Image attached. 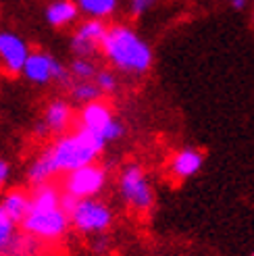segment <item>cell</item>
Masks as SVG:
<instances>
[{
  "mask_svg": "<svg viewBox=\"0 0 254 256\" xmlns=\"http://www.w3.org/2000/svg\"><path fill=\"white\" fill-rule=\"evenodd\" d=\"M84 12L92 17H108L117 8V0H78Z\"/></svg>",
  "mask_w": 254,
  "mask_h": 256,
  "instance_id": "17",
  "label": "cell"
},
{
  "mask_svg": "<svg viewBox=\"0 0 254 256\" xmlns=\"http://www.w3.org/2000/svg\"><path fill=\"white\" fill-rule=\"evenodd\" d=\"M119 190L123 200L136 210H148L154 204V192H152L148 177L140 164H127L121 171Z\"/></svg>",
  "mask_w": 254,
  "mask_h": 256,
  "instance_id": "4",
  "label": "cell"
},
{
  "mask_svg": "<svg viewBox=\"0 0 254 256\" xmlns=\"http://www.w3.org/2000/svg\"><path fill=\"white\" fill-rule=\"evenodd\" d=\"M60 202H62V194L48 182L34 186V192L30 194V208H56L62 206Z\"/></svg>",
  "mask_w": 254,
  "mask_h": 256,
  "instance_id": "13",
  "label": "cell"
},
{
  "mask_svg": "<svg viewBox=\"0 0 254 256\" xmlns=\"http://www.w3.org/2000/svg\"><path fill=\"white\" fill-rule=\"evenodd\" d=\"M130 2H132V10L136 12V15H142L144 10H148L152 6L154 0H130Z\"/></svg>",
  "mask_w": 254,
  "mask_h": 256,
  "instance_id": "20",
  "label": "cell"
},
{
  "mask_svg": "<svg viewBox=\"0 0 254 256\" xmlns=\"http://www.w3.org/2000/svg\"><path fill=\"white\" fill-rule=\"evenodd\" d=\"M100 94H102L100 86L96 82H90V80H80L78 84L71 88V96L78 102H86V104H88V102L98 100Z\"/></svg>",
  "mask_w": 254,
  "mask_h": 256,
  "instance_id": "16",
  "label": "cell"
},
{
  "mask_svg": "<svg viewBox=\"0 0 254 256\" xmlns=\"http://www.w3.org/2000/svg\"><path fill=\"white\" fill-rule=\"evenodd\" d=\"M106 140L98 134L78 127L73 134L58 138L52 146L44 150L42 156H38L28 171V177L34 186L48 182L56 173H71L86 164H92L96 156L104 150Z\"/></svg>",
  "mask_w": 254,
  "mask_h": 256,
  "instance_id": "1",
  "label": "cell"
},
{
  "mask_svg": "<svg viewBox=\"0 0 254 256\" xmlns=\"http://www.w3.org/2000/svg\"><path fill=\"white\" fill-rule=\"evenodd\" d=\"M71 225L82 234H102L112 223V210L94 198L80 200L69 212Z\"/></svg>",
  "mask_w": 254,
  "mask_h": 256,
  "instance_id": "5",
  "label": "cell"
},
{
  "mask_svg": "<svg viewBox=\"0 0 254 256\" xmlns=\"http://www.w3.org/2000/svg\"><path fill=\"white\" fill-rule=\"evenodd\" d=\"M78 10H80L78 2H71V0H56L54 4H50L46 8V19L50 25H54V28H62V25L78 19Z\"/></svg>",
  "mask_w": 254,
  "mask_h": 256,
  "instance_id": "14",
  "label": "cell"
},
{
  "mask_svg": "<svg viewBox=\"0 0 254 256\" xmlns=\"http://www.w3.org/2000/svg\"><path fill=\"white\" fill-rule=\"evenodd\" d=\"M80 127L84 130H90L94 134H98L100 138H104L106 142L110 140H117L123 136V125L115 119L110 106L102 100H94L88 102L80 112Z\"/></svg>",
  "mask_w": 254,
  "mask_h": 256,
  "instance_id": "6",
  "label": "cell"
},
{
  "mask_svg": "<svg viewBox=\"0 0 254 256\" xmlns=\"http://www.w3.org/2000/svg\"><path fill=\"white\" fill-rule=\"evenodd\" d=\"M71 123V106L65 100H54L44 112V121L36 127V132L40 136L46 134H60L67 130V125Z\"/></svg>",
  "mask_w": 254,
  "mask_h": 256,
  "instance_id": "12",
  "label": "cell"
},
{
  "mask_svg": "<svg viewBox=\"0 0 254 256\" xmlns=\"http://www.w3.org/2000/svg\"><path fill=\"white\" fill-rule=\"evenodd\" d=\"M30 58V50L19 36L10 32H0V60L10 73L23 71L25 62Z\"/></svg>",
  "mask_w": 254,
  "mask_h": 256,
  "instance_id": "10",
  "label": "cell"
},
{
  "mask_svg": "<svg viewBox=\"0 0 254 256\" xmlns=\"http://www.w3.org/2000/svg\"><path fill=\"white\" fill-rule=\"evenodd\" d=\"M202 164H204V154L196 148H182L180 152H175V156L169 162V171L175 179H190L194 177Z\"/></svg>",
  "mask_w": 254,
  "mask_h": 256,
  "instance_id": "11",
  "label": "cell"
},
{
  "mask_svg": "<svg viewBox=\"0 0 254 256\" xmlns=\"http://www.w3.org/2000/svg\"><path fill=\"white\" fill-rule=\"evenodd\" d=\"M0 206H2L17 223H21L25 219V214L30 212V196L23 194V192H8V194L2 198V202H0Z\"/></svg>",
  "mask_w": 254,
  "mask_h": 256,
  "instance_id": "15",
  "label": "cell"
},
{
  "mask_svg": "<svg viewBox=\"0 0 254 256\" xmlns=\"http://www.w3.org/2000/svg\"><path fill=\"white\" fill-rule=\"evenodd\" d=\"M252 256H254V252H252Z\"/></svg>",
  "mask_w": 254,
  "mask_h": 256,
  "instance_id": "23",
  "label": "cell"
},
{
  "mask_svg": "<svg viewBox=\"0 0 254 256\" xmlns=\"http://www.w3.org/2000/svg\"><path fill=\"white\" fill-rule=\"evenodd\" d=\"M25 78L34 84H46L50 80H56L60 84H71V78L67 69L60 65L56 58H52L46 52H34L30 54L28 62L23 67Z\"/></svg>",
  "mask_w": 254,
  "mask_h": 256,
  "instance_id": "8",
  "label": "cell"
},
{
  "mask_svg": "<svg viewBox=\"0 0 254 256\" xmlns=\"http://www.w3.org/2000/svg\"><path fill=\"white\" fill-rule=\"evenodd\" d=\"M6 177H8V164L4 160H0V186L6 182Z\"/></svg>",
  "mask_w": 254,
  "mask_h": 256,
  "instance_id": "21",
  "label": "cell"
},
{
  "mask_svg": "<svg viewBox=\"0 0 254 256\" xmlns=\"http://www.w3.org/2000/svg\"><path fill=\"white\" fill-rule=\"evenodd\" d=\"M100 48L112 65L127 73H144L152 65L150 46L125 25L108 28Z\"/></svg>",
  "mask_w": 254,
  "mask_h": 256,
  "instance_id": "2",
  "label": "cell"
},
{
  "mask_svg": "<svg viewBox=\"0 0 254 256\" xmlns=\"http://www.w3.org/2000/svg\"><path fill=\"white\" fill-rule=\"evenodd\" d=\"M104 184H106V171L92 162V164H86V167H80L67 173L62 188H65V194L78 200H86V198H94L96 194H100Z\"/></svg>",
  "mask_w": 254,
  "mask_h": 256,
  "instance_id": "7",
  "label": "cell"
},
{
  "mask_svg": "<svg viewBox=\"0 0 254 256\" xmlns=\"http://www.w3.org/2000/svg\"><path fill=\"white\" fill-rule=\"evenodd\" d=\"M106 32L108 30L104 28V23L98 21V19H90V21L82 23L78 28V32H75L73 40H71V50L82 58L92 56L96 52V48L102 46Z\"/></svg>",
  "mask_w": 254,
  "mask_h": 256,
  "instance_id": "9",
  "label": "cell"
},
{
  "mask_svg": "<svg viewBox=\"0 0 254 256\" xmlns=\"http://www.w3.org/2000/svg\"><path fill=\"white\" fill-rule=\"evenodd\" d=\"M232 6L238 8V10H240V8H244V6H246V0H232Z\"/></svg>",
  "mask_w": 254,
  "mask_h": 256,
  "instance_id": "22",
  "label": "cell"
},
{
  "mask_svg": "<svg viewBox=\"0 0 254 256\" xmlns=\"http://www.w3.org/2000/svg\"><path fill=\"white\" fill-rule=\"evenodd\" d=\"M23 232L38 238V240H58L67 234V229L71 225L69 212L56 206V208H30V212L25 214V219L21 221Z\"/></svg>",
  "mask_w": 254,
  "mask_h": 256,
  "instance_id": "3",
  "label": "cell"
},
{
  "mask_svg": "<svg viewBox=\"0 0 254 256\" xmlns=\"http://www.w3.org/2000/svg\"><path fill=\"white\" fill-rule=\"evenodd\" d=\"M94 82L100 86V90H102V92H112V90L117 88V78H115V73H110V71H100V73H96Z\"/></svg>",
  "mask_w": 254,
  "mask_h": 256,
  "instance_id": "19",
  "label": "cell"
},
{
  "mask_svg": "<svg viewBox=\"0 0 254 256\" xmlns=\"http://www.w3.org/2000/svg\"><path fill=\"white\" fill-rule=\"evenodd\" d=\"M71 73L75 75V78H80V80H92L96 78V67H94V62L90 58H75L73 60V65H71Z\"/></svg>",
  "mask_w": 254,
  "mask_h": 256,
  "instance_id": "18",
  "label": "cell"
}]
</instances>
